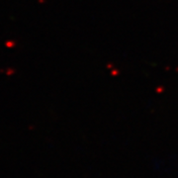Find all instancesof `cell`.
<instances>
[]
</instances>
